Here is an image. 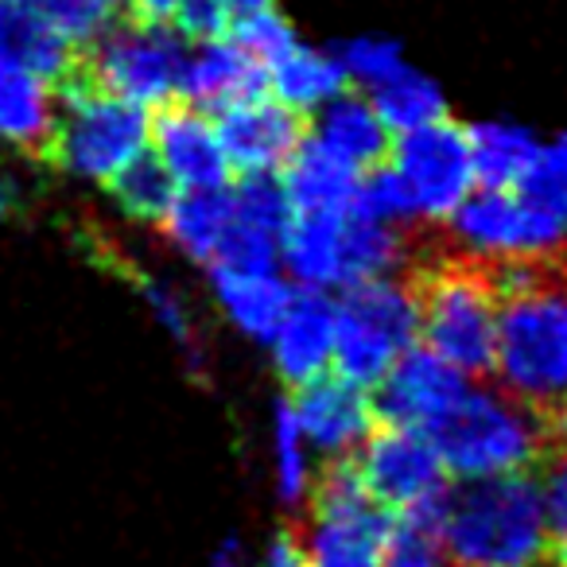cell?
<instances>
[{
	"instance_id": "cell-1",
	"label": "cell",
	"mask_w": 567,
	"mask_h": 567,
	"mask_svg": "<svg viewBox=\"0 0 567 567\" xmlns=\"http://www.w3.org/2000/svg\"><path fill=\"white\" fill-rule=\"evenodd\" d=\"M497 292L494 373L505 393L540 412H567V249L556 257L486 260Z\"/></svg>"
},
{
	"instance_id": "cell-33",
	"label": "cell",
	"mask_w": 567,
	"mask_h": 567,
	"mask_svg": "<svg viewBox=\"0 0 567 567\" xmlns=\"http://www.w3.org/2000/svg\"><path fill=\"white\" fill-rule=\"evenodd\" d=\"M517 190L533 195L536 203H544L548 210H556L567 221V133L536 148L533 167L517 183Z\"/></svg>"
},
{
	"instance_id": "cell-21",
	"label": "cell",
	"mask_w": 567,
	"mask_h": 567,
	"mask_svg": "<svg viewBox=\"0 0 567 567\" xmlns=\"http://www.w3.org/2000/svg\"><path fill=\"white\" fill-rule=\"evenodd\" d=\"M316 136L323 148H331L339 159H347L358 172H373L389 156V128L378 117L370 97H358L342 90L327 105L316 110Z\"/></svg>"
},
{
	"instance_id": "cell-6",
	"label": "cell",
	"mask_w": 567,
	"mask_h": 567,
	"mask_svg": "<svg viewBox=\"0 0 567 567\" xmlns=\"http://www.w3.org/2000/svg\"><path fill=\"white\" fill-rule=\"evenodd\" d=\"M416 339L420 311L409 272L347 284L342 300L334 303L331 370L354 385L373 389Z\"/></svg>"
},
{
	"instance_id": "cell-16",
	"label": "cell",
	"mask_w": 567,
	"mask_h": 567,
	"mask_svg": "<svg viewBox=\"0 0 567 567\" xmlns=\"http://www.w3.org/2000/svg\"><path fill=\"white\" fill-rule=\"evenodd\" d=\"M272 347L276 373L292 389L308 385V381L331 373L334 362V303L323 292H303L292 296L288 311H284L280 327L268 339Z\"/></svg>"
},
{
	"instance_id": "cell-28",
	"label": "cell",
	"mask_w": 567,
	"mask_h": 567,
	"mask_svg": "<svg viewBox=\"0 0 567 567\" xmlns=\"http://www.w3.org/2000/svg\"><path fill=\"white\" fill-rule=\"evenodd\" d=\"M110 187L121 210L141 221H156V226L167 214V206H172V198L179 195V187H175V179L167 175V167L156 159V152H141L133 164L113 175Z\"/></svg>"
},
{
	"instance_id": "cell-24",
	"label": "cell",
	"mask_w": 567,
	"mask_h": 567,
	"mask_svg": "<svg viewBox=\"0 0 567 567\" xmlns=\"http://www.w3.org/2000/svg\"><path fill=\"white\" fill-rule=\"evenodd\" d=\"M378 567H455L443 540V494L389 517Z\"/></svg>"
},
{
	"instance_id": "cell-29",
	"label": "cell",
	"mask_w": 567,
	"mask_h": 567,
	"mask_svg": "<svg viewBox=\"0 0 567 567\" xmlns=\"http://www.w3.org/2000/svg\"><path fill=\"white\" fill-rule=\"evenodd\" d=\"M272 455H276V489L280 502L303 509L311 494V447L303 440V427L296 420L292 401L276 404V432H272Z\"/></svg>"
},
{
	"instance_id": "cell-23",
	"label": "cell",
	"mask_w": 567,
	"mask_h": 567,
	"mask_svg": "<svg viewBox=\"0 0 567 567\" xmlns=\"http://www.w3.org/2000/svg\"><path fill=\"white\" fill-rule=\"evenodd\" d=\"M0 59L28 66V71H35L43 82L55 86L74 71L79 48H71L63 35L51 32L20 0H0Z\"/></svg>"
},
{
	"instance_id": "cell-40",
	"label": "cell",
	"mask_w": 567,
	"mask_h": 567,
	"mask_svg": "<svg viewBox=\"0 0 567 567\" xmlns=\"http://www.w3.org/2000/svg\"><path fill=\"white\" fill-rule=\"evenodd\" d=\"M540 567H567V533H559V540L548 544V556Z\"/></svg>"
},
{
	"instance_id": "cell-26",
	"label": "cell",
	"mask_w": 567,
	"mask_h": 567,
	"mask_svg": "<svg viewBox=\"0 0 567 567\" xmlns=\"http://www.w3.org/2000/svg\"><path fill=\"white\" fill-rule=\"evenodd\" d=\"M466 141H471L474 183L482 187H517L540 148V141L528 128L509 125V121H482L466 128Z\"/></svg>"
},
{
	"instance_id": "cell-30",
	"label": "cell",
	"mask_w": 567,
	"mask_h": 567,
	"mask_svg": "<svg viewBox=\"0 0 567 567\" xmlns=\"http://www.w3.org/2000/svg\"><path fill=\"white\" fill-rule=\"evenodd\" d=\"M20 4L79 51L110 24V4L105 0H20Z\"/></svg>"
},
{
	"instance_id": "cell-42",
	"label": "cell",
	"mask_w": 567,
	"mask_h": 567,
	"mask_svg": "<svg viewBox=\"0 0 567 567\" xmlns=\"http://www.w3.org/2000/svg\"><path fill=\"white\" fill-rule=\"evenodd\" d=\"M221 4H226L229 12H249V9H260V4H272V0H221Z\"/></svg>"
},
{
	"instance_id": "cell-7",
	"label": "cell",
	"mask_w": 567,
	"mask_h": 567,
	"mask_svg": "<svg viewBox=\"0 0 567 567\" xmlns=\"http://www.w3.org/2000/svg\"><path fill=\"white\" fill-rule=\"evenodd\" d=\"M440 226V249L474 260L556 257L567 249V221L517 187L471 190Z\"/></svg>"
},
{
	"instance_id": "cell-39",
	"label": "cell",
	"mask_w": 567,
	"mask_h": 567,
	"mask_svg": "<svg viewBox=\"0 0 567 567\" xmlns=\"http://www.w3.org/2000/svg\"><path fill=\"white\" fill-rule=\"evenodd\" d=\"M210 567H245V544L237 536L221 540L218 548L210 551Z\"/></svg>"
},
{
	"instance_id": "cell-12",
	"label": "cell",
	"mask_w": 567,
	"mask_h": 567,
	"mask_svg": "<svg viewBox=\"0 0 567 567\" xmlns=\"http://www.w3.org/2000/svg\"><path fill=\"white\" fill-rule=\"evenodd\" d=\"M214 125H218L229 167L241 175H276L308 136L300 113L276 102L272 94H257L237 105H226Z\"/></svg>"
},
{
	"instance_id": "cell-27",
	"label": "cell",
	"mask_w": 567,
	"mask_h": 567,
	"mask_svg": "<svg viewBox=\"0 0 567 567\" xmlns=\"http://www.w3.org/2000/svg\"><path fill=\"white\" fill-rule=\"evenodd\" d=\"M370 102L378 110V117L385 121L389 133H409V128H420L427 121L447 117V102H443V90L435 86L427 74L412 71V66H401L393 79H385L381 86L370 90Z\"/></svg>"
},
{
	"instance_id": "cell-31",
	"label": "cell",
	"mask_w": 567,
	"mask_h": 567,
	"mask_svg": "<svg viewBox=\"0 0 567 567\" xmlns=\"http://www.w3.org/2000/svg\"><path fill=\"white\" fill-rule=\"evenodd\" d=\"M229 40L237 48H245L260 66L276 63L288 48H296V32L292 24L272 9V4H260V9H249V12H237V20H229Z\"/></svg>"
},
{
	"instance_id": "cell-15",
	"label": "cell",
	"mask_w": 567,
	"mask_h": 567,
	"mask_svg": "<svg viewBox=\"0 0 567 567\" xmlns=\"http://www.w3.org/2000/svg\"><path fill=\"white\" fill-rule=\"evenodd\" d=\"M152 144H156V159L167 167L179 190H214L229 187V167L226 148H221L218 125L195 105H159L152 117Z\"/></svg>"
},
{
	"instance_id": "cell-10",
	"label": "cell",
	"mask_w": 567,
	"mask_h": 567,
	"mask_svg": "<svg viewBox=\"0 0 567 567\" xmlns=\"http://www.w3.org/2000/svg\"><path fill=\"white\" fill-rule=\"evenodd\" d=\"M389 167L401 179L416 221H447L451 210L478 187L466 128L447 117L396 136V144H389Z\"/></svg>"
},
{
	"instance_id": "cell-5",
	"label": "cell",
	"mask_w": 567,
	"mask_h": 567,
	"mask_svg": "<svg viewBox=\"0 0 567 567\" xmlns=\"http://www.w3.org/2000/svg\"><path fill=\"white\" fill-rule=\"evenodd\" d=\"M55 128H51L48 152H43L51 164L82 175V179L110 183L121 167H128L141 152H148V110L97 90L79 66L63 82H55Z\"/></svg>"
},
{
	"instance_id": "cell-19",
	"label": "cell",
	"mask_w": 567,
	"mask_h": 567,
	"mask_svg": "<svg viewBox=\"0 0 567 567\" xmlns=\"http://www.w3.org/2000/svg\"><path fill=\"white\" fill-rule=\"evenodd\" d=\"M210 284L229 323L257 342L272 339L284 311H288V303H292V296H296V288L284 280V276H276V268H268V272L210 268Z\"/></svg>"
},
{
	"instance_id": "cell-14",
	"label": "cell",
	"mask_w": 567,
	"mask_h": 567,
	"mask_svg": "<svg viewBox=\"0 0 567 567\" xmlns=\"http://www.w3.org/2000/svg\"><path fill=\"white\" fill-rule=\"evenodd\" d=\"M292 409L308 447L323 458H350L378 424L373 396L339 373H323V378L296 389Z\"/></svg>"
},
{
	"instance_id": "cell-32",
	"label": "cell",
	"mask_w": 567,
	"mask_h": 567,
	"mask_svg": "<svg viewBox=\"0 0 567 567\" xmlns=\"http://www.w3.org/2000/svg\"><path fill=\"white\" fill-rule=\"evenodd\" d=\"M339 63L347 71V82H358V86L373 90L381 86L385 79H393L404 63L401 48L393 40H381V35H358V40H347L339 51Z\"/></svg>"
},
{
	"instance_id": "cell-8",
	"label": "cell",
	"mask_w": 567,
	"mask_h": 567,
	"mask_svg": "<svg viewBox=\"0 0 567 567\" xmlns=\"http://www.w3.org/2000/svg\"><path fill=\"white\" fill-rule=\"evenodd\" d=\"M74 66L105 94L125 97L141 110H159L179 94L187 43L172 24L128 17L121 24H105L79 51Z\"/></svg>"
},
{
	"instance_id": "cell-3",
	"label": "cell",
	"mask_w": 567,
	"mask_h": 567,
	"mask_svg": "<svg viewBox=\"0 0 567 567\" xmlns=\"http://www.w3.org/2000/svg\"><path fill=\"white\" fill-rule=\"evenodd\" d=\"M409 280L416 292L424 347L466 381L494 373L497 292L486 260L447 252L432 237V249H420Z\"/></svg>"
},
{
	"instance_id": "cell-35",
	"label": "cell",
	"mask_w": 567,
	"mask_h": 567,
	"mask_svg": "<svg viewBox=\"0 0 567 567\" xmlns=\"http://www.w3.org/2000/svg\"><path fill=\"white\" fill-rule=\"evenodd\" d=\"M136 284H141V296L148 300L152 316H156L159 323L167 327V334H172V339L179 342L183 354L190 358V365H198L203 350H198L195 319H190V311H187V303H183V296L175 292V288H167V284H159V280H136Z\"/></svg>"
},
{
	"instance_id": "cell-13",
	"label": "cell",
	"mask_w": 567,
	"mask_h": 567,
	"mask_svg": "<svg viewBox=\"0 0 567 567\" xmlns=\"http://www.w3.org/2000/svg\"><path fill=\"white\" fill-rule=\"evenodd\" d=\"M463 389H466L463 373L451 370V365L443 362L440 354H432L427 347L412 342V347L389 365L385 378L378 381L373 412H378L385 424L427 432V427L451 409V401H455Z\"/></svg>"
},
{
	"instance_id": "cell-36",
	"label": "cell",
	"mask_w": 567,
	"mask_h": 567,
	"mask_svg": "<svg viewBox=\"0 0 567 567\" xmlns=\"http://www.w3.org/2000/svg\"><path fill=\"white\" fill-rule=\"evenodd\" d=\"M172 20L183 40L206 43V40H221V35L229 32L234 12H229L221 0H179V9H175Z\"/></svg>"
},
{
	"instance_id": "cell-37",
	"label": "cell",
	"mask_w": 567,
	"mask_h": 567,
	"mask_svg": "<svg viewBox=\"0 0 567 567\" xmlns=\"http://www.w3.org/2000/svg\"><path fill=\"white\" fill-rule=\"evenodd\" d=\"M260 567H311L308 551H303V544H300V533H280V536H276V540L268 544Z\"/></svg>"
},
{
	"instance_id": "cell-2",
	"label": "cell",
	"mask_w": 567,
	"mask_h": 567,
	"mask_svg": "<svg viewBox=\"0 0 567 567\" xmlns=\"http://www.w3.org/2000/svg\"><path fill=\"white\" fill-rule=\"evenodd\" d=\"M443 540L455 567H540L551 544L540 482L513 471L443 489Z\"/></svg>"
},
{
	"instance_id": "cell-4",
	"label": "cell",
	"mask_w": 567,
	"mask_h": 567,
	"mask_svg": "<svg viewBox=\"0 0 567 567\" xmlns=\"http://www.w3.org/2000/svg\"><path fill=\"white\" fill-rule=\"evenodd\" d=\"M424 435L440 451L447 474L486 478V474H513L540 463L548 420L505 389L466 381L463 393Z\"/></svg>"
},
{
	"instance_id": "cell-11",
	"label": "cell",
	"mask_w": 567,
	"mask_h": 567,
	"mask_svg": "<svg viewBox=\"0 0 567 567\" xmlns=\"http://www.w3.org/2000/svg\"><path fill=\"white\" fill-rule=\"evenodd\" d=\"M365 494L385 509H409L447 489V466L416 427H373L362 447L350 455Z\"/></svg>"
},
{
	"instance_id": "cell-18",
	"label": "cell",
	"mask_w": 567,
	"mask_h": 567,
	"mask_svg": "<svg viewBox=\"0 0 567 567\" xmlns=\"http://www.w3.org/2000/svg\"><path fill=\"white\" fill-rule=\"evenodd\" d=\"M362 175L365 172L339 159L316 136H303L292 159L284 164V195L292 214H339L350 210Z\"/></svg>"
},
{
	"instance_id": "cell-38",
	"label": "cell",
	"mask_w": 567,
	"mask_h": 567,
	"mask_svg": "<svg viewBox=\"0 0 567 567\" xmlns=\"http://www.w3.org/2000/svg\"><path fill=\"white\" fill-rule=\"evenodd\" d=\"M128 4H133L136 20H156V24H172L175 9H179V0H128Z\"/></svg>"
},
{
	"instance_id": "cell-17",
	"label": "cell",
	"mask_w": 567,
	"mask_h": 567,
	"mask_svg": "<svg viewBox=\"0 0 567 567\" xmlns=\"http://www.w3.org/2000/svg\"><path fill=\"white\" fill-rule=\"evenodd\" d=\"M268 94V74L245 48H237L229 35L206 40L187 55L179 82V97L203 113H221L226 105H237L245 97Z\"/></svg>"
},
{
	"instance_id": "cell-34",
	"label": "cell",
	"mask_w": 567,
	"mask_h": 567,
	"mask_svg": "<svg viewBox=\"0 0 567 567\" xmlns=\"http://www.w3.org/2000/svg\"><path fill=\"white\" fill-rule=\"evenodd\" d=\"M544 509H548L551 533H567V412L548 420V443H544Z\"/></svg>"
},
{
	"instance_id": "cell-41",
	"label": "cell",
	"mask_w": 567,
	"mask_h": 567,
	"mask_svg": "<svg viewBox=\"0 0 567 567\" xmlns=\"http://www.w3.org/2000/svg\"><path fill=\"white\" fill-rule=\"evenodd\" d=\"M12 206H17V195H12V187L4 179H0V218H9Z\"/></svg>"
},
{
	"instance_id": "cell-25",
	"label": "cell",
	"mask_w": 567,
	"mask_h": 567,
	"mask_svg": "<svg viewBox=\"0 0 567 567\" xmlns=\"http://www.w3.org/2000/svg\"><path fill=\"white\" fill-rule=\"evenodd\" d=\"M229 187H214V190H179L167 206V214L159 218L164 234L187 252L198 265H210L221 249V237L229 229Z\"/></svg>"
},
{
	"instance_id": "cell-22",
	"label": "cell",
	"mask_w": 567,
	"mask_h": 567,
	"mask_svg": "<svg viewBox=\"0 0 567 567\" xmlns=\"http://www.w3.org/2000/svg\"><path fill=\"white\" fill-rule=\"evenodd\" d=\"M265 74L268 94L296 113H316L319 105H327L331 97H339L347 90V71H342L339 55L334 51L303 48V43H296L276 63H268Z\"/></svg>"
},
{
	"instance_id": "cell-43",
	"label": "cell",
	"mask_w": 567,
	"mask_h": 567,
	"mask_svg": "<svg viewBox=\"0 0 567 567\" xmlns=\"http://www.w3.org/2000/svg\"><path fill=\"white\" fill-rule=\"evenodd\" d=\"M105 4H117V0H105Z\"/></svg>"
},
{
	"instance_id": "cell-20",
	"label": "cell",
	"mask_w": 567,
	"mask_h": 567,
	"mask_svg": "<svg viewBox=\"0 0 567 567\" xmlns=\"http://www.w3.org/2000/svg\"><path fill=\"white\" fill-rule=\"evenodd\" d=\"M55 128V94L35 71L0 59V141L43 156Z\"/></svg>"
},
{
	"instance_id": "cell-9",
	"label": "cell",
	"mask_w": 567,
	"mask_h": 567,
	"mask_svg": "<svg viewBox=\"0 0 567 567\" xmlns=\"http://www.w3.org/2000/svg\"><path fill=\"white\" fill-rule=\"evenodd\" d=\"M311 525L300 533L311 567H378L389 513L365 494L350 458H331L311 482Z\"/></svg>"
}]
</instances>
